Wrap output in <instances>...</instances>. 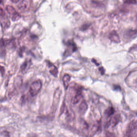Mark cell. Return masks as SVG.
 I'll use <instances>...</instances> for the list:
<instances>
[{"instance_id":"2e32d148","label":"cell","mask_w":137,"mask_h":137,"mask_svg":"<svg viewBox=\"0 0 137 137\" xmlns=\"http://www.w3.org/2000/svg\"><path fill=\"white\" fill-rule=\"evenodd\" d=\"M4 11H3V9L1 7H0V15H2L3 16L4 15Z\"/></svg>"},{"instance_id":"52a82bcc","label":"cell","mask_w":137,"mask_h":137,"mask_svg":"<svg viewBox=\"0 0 137 137\" xmlns=\"http://www.w3.org/2000/svg\"><path fill=\"white\" fill-rule=\"evenodd\" d=\"M30 6L29 0H22L18 5V8L21 11H25L28 9Z\"/></svg>"},{"instance_id":"ba28073f","label":"cell","mask_w":137,"mask_h":137,"mask_svg":"<svg viewBox=\"0 0 137 137\" xmlns=\"http://www.w3.org/2000/svg\"><path fill=\"white\" fill-rule=\"evenodd\" d=\"M88 109L87 104L85 101H82L80 105L78 111L81 115H84Z\"/></svg>"},{"instance_id":"8fae6325","label":"cell","mask_w":137,"mask_h":137,"mask_svg":"<svg viewBox=\"0 0 137 137\" xmlns=\"http://www.w3.org/2000/svg\"><path fill=\"white\" fill-rule=\"evenodd\" d=\"M49 67L50 68V73L54 76L56 77L58 73V70L57 68L54 65L51 63L49 64Z\"/></svg>"},{"instance_id":"9a60e30c","label":"cell","mask_w":137,"mask_h":137,"mask_svg":"<svg viewBox=\"0 0 137 137\" xmlns=\"http://www.w3.org/2000/svg\"><path fill=\"white\" fill-rule=\"evenodd\" d=\"M125 3H130V4H136V1H133V0H128V1H125Z\"/></svg>"},{"instance_id":"5b68a950","label":"cell","mask_w":137,"mask_h":137,"mask_svg":"<svg viewBox=\"0 0 137 137\" xmlns=\"http://www.w3.org/2000/svg\"><path fill=\"white\" fill-rule=\"evenodd\" d=\"M120 116L119 115H116L111 119L110 120L109 122V125L111 126V127H115L120 122Z\"/></svg>"},{"instance_id":"7c38bea8","label":"cell","mask_w":137,"mask_h":137,"mask_svg":"<svg viewBox=\"0 0 137 137\" xmlns=\"http://www.w3.org/2000/svg\"><path fill=\"white\" fill-rule=\"evenodd\" d=\"M82 97V95L81 94H77L74 97L72 100V103L73 104H75L79 102L80 100L81 99Z\"/></svg>"},{"instance_id":"30bf717a","label":"cell","mask_w":137,"mask_h":137,"mask_svg":"<svg viewBox=\"0 0 137 137\" xmlns=\"http://www.w3.org/2000/svg\"><path fill=\"white\" fill-rule=\"evenodd\" d=\"M70 76L66 74L64 76L63 78V81L64 85V86L65 89H67L68 87L69 82H70Z\"/></svg>"},{"instance_id":"5bb4252c","label":"cell","mask_w":137,"mask_h":137,"mask_svg":"<svg viewBox=\"0 0 137 137\" xmlns=\"http://www.w3.org/2000/svg\"><path fill=\"white\" fill-rule=\"evenodd\" d=\"M107 114L108 116H110L111 115L113 114L114 112V110L113 108H110V109H108L107 111Z\"/></svg>"},{"instance_id":"8992f818","label":"cell","mask_w":137,"mask_h":137,"mask_svg":"<svg viewBox=\"0 0 137 137\" xmlns=\"http://www.w3.org/2000/svg\"><path fill=\"white\" fill-rule=\"evenodd\" d=\"M31 60H27L22 65L21 67V71L23 74H25L30 68L31 65Z\"/></svg>"},{"instance_id":"277c9868","label":"cell","mask_w":137,"mask_h":137,"mask_svg":"<svg viewBox=\"0 0 137 137\" xmlns=\"http://www.w3.org/2000/svg\"><path fill=\"white\" fill-rule=\"evenodd\" d=\"M6 8L13 21L17 20L20 18V15L17 12L15 8L12 6L7 5Z\"/></svg>"},{"instance_id":"e0dca14e","label":"cell","mask_w":137,"mask_h":137,"mask_svg":"<svg viewBox=\"0 0 137 137\" xmlns=\"http://www.w3.org/2000/svg\"><path fill=\"white\" fill-rule=\"evenodd\" d=\"M11 1L14 3H17L19 1V0H11Z\"/></svg>"},{"instance_id":"7a4b0ae2","label":"cell","mask_w":137,"mask_h":137,"mask_svg":"<svg viewBox=\"0 0 137 137\" xmlns=\"http://www.w3.org/2000/svg\"><path fill=\"white\" fill-rule=\"evenodd\" d=\"M137 121H132L129 124L127 129L125 137H133L137 132Z\"/></svg>"},{"instance_id":"6da1fadb","label":"cell","mask_w":137,"mask_h":137,"mask_svg":"<svg viewBox=\"0 0 137 137\" xmlns=\"http://www.w3.org/2000/svg\"><path fill=\"white\" fill-rule=\"evenodd\" d=\"M42 84L41 81L37 80L33 82L30 87L29 92L31 96L37 95L42 89Z\"/></svg>"},{"instance_id":"3957f363","label":"cell","mask_w":137,"mask_h":137,"mask_svg":"<svg viewBox=\"0 0 137 137\" xmlns=\"http://www.w3.org/2000/svg\"><path fill=\"white\" fill-rule=\"evenodd\" d=\"M77 46L72 40H69L67 43V48L64 53V56L68 57L71 55L73 53L77 50Z\"/></svg>"},{"instance_id":"9c48e42d","label":"cell","mask_w":137,"mask_h":137,"mask_svg":"<svg viewBox=\"0 0 137 137\" xmlns=\"http://www.w3.org/2000/svg\"><path fill=\"white\" fill-rule=\"evenodd\" d=\"M110 38L112 41H114L116 43H119L120 42V37L115 31H113L111 32L110 35Z\"/></svg>"},{"instance_id":"4fadbf2b","label":"cell","mask_w":137,"mask_h":137,"mask_svg":"<svg viewBox=\"0 0 137 137\" xmlns=\"http://www.w3.org/2000/svg\"><path fill=\"white\" fill-rule=\"evenodd\" d=\"M105 137H116V136L114 133L107 131L105 133Z\"/></svg>"}]
</instances>
